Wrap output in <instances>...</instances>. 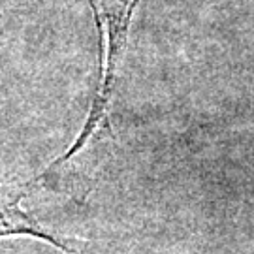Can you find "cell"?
<instances>
[{
  "mask_svg": "<svg viewBox=\"0 0 254 254\" xmlns=\"http://www.w3.org/2000/svg\"><path fill=\"white\" fill-rule=\"evenodd\" d=\"M89 4H91L94 25L98 30V44H100V83L79 136L75 137L72 147L63 156H59L51 166H47L34 179L36 183L46 181L51 173L63 168L68 160H72L75 154L89 145L91 139L98 136L100 130L108 128V109L113 96L119 63L127 49L128 32L132 27L134 11L139 6V0H89Z\"/></svg>",
  "mask_w": 254,
  "mask_h": 254,
  "instance_id": "cell-1",
  "label": "cell"
},
{
  "mask_svg": "<svg viewBox=\"0 0 254 254\" xmlns=\"http://www.w3.org/2000/svg\"><path fill=\"white\" fill-rule=\"evenodd\" d=\"M32 181L28 183H13V185H0V239L2 237L27 236L36 237L46 243H51L59 251L73 253V249L53 232H47L46 228L38 222V218L25 209Z\"/></svg>",
  "mask_w": 254,
  "mask_h": 254,
  "instance_id": "cell-2",
  "label": "cell"
}]
</instances>
